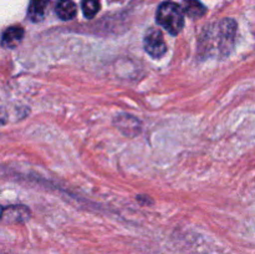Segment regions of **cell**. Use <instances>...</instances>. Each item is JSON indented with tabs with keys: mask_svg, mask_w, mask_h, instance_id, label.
Masks as SVG:
<instances>
[{
	"mask_svg": "<svg viewBox=\"0 0 255 254\" xmlns=\"http://www.w3.org/2000/svg\"><path fill=\"white\" fill-rule=\"evenodd\" d=\"M0 254H2V253H0Z\"/></svg>",
	"mask_w": 255,
	"mask_h": 254,
	"instance_id": "10",
	"label": "cell"
},
{
	"mask_svg": "<svg viewBox=\"0 0 255 254\" xmlns=\"http://www.w3.org/2000/svg\"><path fill=\"white\" fill-rule=\"evenodd\" d=\"M183 14H187L191 19H199L207 12L206 6L199 0H183L182 1Z\"/></svg>",
	"mask_w": 255,
	"mask_h": 254,
	"instance_id": "6",
	"label": "cell"
},
{
	"mask_svg": "<svg viewBox=\"0 0 255 254\" xmlns=\"http://www.w3.org/2000/svg\"><path fill=\"white\" fill-rule=\"evenodd\" d=\"M237 24L231 19L223 20L219 26V45L222 55H228L234 46Z\"/></svg>",
	"mask_w": 255,
	"mask_h": 254,
	"instance_id": "4",
	"label": "cell"
},
{
	"mask_svg": "<svg viewBox=\"0 0 255 254\" xmlns=\"http://www.w3.org/2000/svg\"><path fill=\"white\" fill-rule=\"evenodd\" d=\"M31 211L26 206H9L2 208L0 206V223L20 224L29 221Z\"/></svg>",
	"mask_w": 255,
	"mask_h": 254,
	"instance_id": "3",
	"label": "cell"
},
{
	"mask_svg": "<svg viewBox=\"0 0 255 254\" xmlns=\"http://www.w3.org/2000/svg\"><path fill=\"white\" fill-rule=\"evenodd\" d=\"M81 7L87 19H92L100 10V0H81Z\"/></svg>",
	"mask_w": 255,
	"mask_h": 254,
	"instance_id": "9",
	"label": "cell"
},
{
	"mask_svg": "<svg viewBox=\"0 0 255 254\" xmlns=\"http://www.w3.org/2000/svg\"><path fill=\"white\" fill-rule=\"evenodd\" d=\"M144 50L152 57H162L167 52V45L164 42L163 34L159 29H151L146 34L143 40Z\"/></svg>",
	"mask_w": 255,
	"mask_h": 254,
	"instance_id": "2",
	"label": "cell"
},
{
	"mask_svg": "<svg viewBox=\"0 0 255 254\" xmlns=\"http://www.w3.org/2000/svg\"><path fill=\"white\" fill-rule=\"evenodd\" d=\"M49 0H31L29 6V17L32 21H40L44 17Z\"/></svg>",
	"mask_w": 255,
	"mask_h": 254,
	"instance_id": "8",
	"label": "cell"
},
{
	"mask_svg": "<svg viewBox=\"0 0 255 254\" xmlns=\"http://www.w3.org/2000/svg\"><path fill=\"white\" fill-rule=\"evenodd\" d=\"M55 10L61 20H72L77 12L76 4L72 0H59Z\"/></svg>",
	"mask_w": 255,
	"mask_h": 254,
	"instance_id": "7",
	"label": "cell"
},
{
	"mask_svg": "<svg viewBox=\"0 0 255 254\" xmlns=\"http://www.w3.org/2000/svg\"><path fill=\"white\" fill-rule=\"evenodd\" d=\"M24 37V29L21 26H10L2 32L1 35V46L6 49H14Z\"/></svg>",
	"mask_w": 255,
	"mask_h": 254,
	"instance_id": "5",
	"label": "cell"
},
{
	"mask_svg": "<svg viewBox=\"0 0 255 254\" xmlns=\"http://www.w3.org/2000/svg\"><path fill=\"white\" fill-rule=\"evenodd\" d=\"M157 22L169 34L177 35L184 26V14L179 5L172 1H164L157 10Z\"/></svg>",
	"mask_w": 255,
	"mask_h": 254,
	"instance_id": "1",
	"label": "cell"
}]
</instances>
